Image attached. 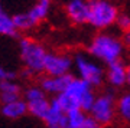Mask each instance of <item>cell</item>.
Masks as SVG:
<instances>
[{"instance_id":"1","label":"cell","mask_w":130,"mask_h":128,"mask_svg":"<svg viewBox=\"0 0 130 128\" xmlns=\"http://www.w3.org/2000/svg\"><path fill=\"white\" fill-rule=\"evenodd\" d=\"M94 98H95L94 88L88 85L85 81L75 78V76L71 78L64 92L54 96V99L56 101V104L61 106V110L64 112H68L74 108H79V110L88 112Z\"/></svg>"},{"instance_id":"2","label":"cell","mask_w":130,"mask_h":128,"mask_svg":"<svg viewBox=\"0 0 130 128\" xmlns=\"http://www.w3.org/2000/svg\"><path fill=\"white\" fill-rule=\"evenodd\" d=\"M124 45L121 37L116 33L101 30L91 39L88 43V55L98 60L100 63L110 65L116 60H120L124 55Z\"/></svg>"},{"instance_id":"3","label":"cell","mask_w":130,"mask_h":128,"mask_svg":"<svg viewBox=\"0 0 130 128\" xmlns=\"http://www.w3.org/2000/svg\"><path fill=\"white\" fill-rule=\"evenodd\" d=\"M119 7L110 0H88V23L97 30H107L116 23Z\"/></svg>"},{"instance_id":"4","label":"cell","mask_w":130,"mask_h":128,"mask_svg":"<svg viewBox=\"0 0 130 128\" xmlns=\"http://www.w3.org/2000/svg\"><path fill=\"white\" fill-rule=\"evenodd\" d=\"M72 68H75L79 79L85 81L93 88L101 87L106 81V71L103 65L94 58H91L88 53L84 52L75 53L72 59Z\"/></svg>"},{"instance_id":"5","label":"cell","mask_w":130,"mask_h":128,"mask_svg":"<svg viewBox=\"0 0 130 128\" xmlns=\"http://www.w3.org/2000/svg\"><path fill=\"white\" fill-rule=\"evenodd\" d=\"M48 50L46 48L32 37H22L19 40V56L25 69L29 72L41 73L43 71V62Z\"/></svg>"},{"instance_id":"6","label":"cell","mask_w":130,"mask_h":128,"mask_svg":"<svg viewBox=\"0 0 130 128\" xmlns=\"http://www.w3.org/2000/svg\"><path fill=\"white\" fill-rule=\"evenodd\" d=\"M51 0H38L29 10L23 13H16L13 17L14 28L18 32H29L42 23L51 13Z\"/></svg>"},{"instance_id":"7","label":"cell","mask_w":130,"mask_h":128,"mask_svg":"<svg viewBox=\"0 0 130 128\" xmlns=\"http://www.w3.org/2000/svg\"><path fill=\"white\" fill-rule=\"evenodd\" d=\"M116 101L113 92H103L100 95H95L87 114L103 127L110 125L116 118Z\"/></svg>"},{"instance_id":"8","label":"cell","mask_w":130,"mask_h":128,"mask_svg":"<svg viewBox=\"0 0 130 128\" xmlns=\"http://www.w3.org/2000/svg\"><path fill=\"white\" fill-rule=\"evenodd\" d=\"M72 69V58L67 53H55L48 52L43 62V71L49 76H61L67 75Z\"/></svg>"},{"instance_id":"9","label":"cell","mask_w":130,"mask_h":128,"mask_svg":"<svg viewBox=\"0 0 130 128\" xmlns=\"http://www.w3.org/2000/svg\"><path fill=\"white\" fill-rule=\"evenodd\" d=\"M64 10L74 25H85L88 19V0H68Z\"/></svg>"},{"instance_id":"10","label":"cell","mask_w":130,"mask_h":128,"mask_svg":"<svg viewBox=\"0 0 130 128\" xmlns=\"http://www.w3.org/2000/svg\"><path fill=\"white\" fill-rule=\"evenodd\" d=\"M72 75L71 73H67V75H61V76H43L41 79V83L39 87L42 88V91L45 92L46 95H58L61 92H64V89L67 88L68 82L71 81Z\"/></svg>"},{"instance_id":"11","label":"cell","mask_w":130,"mask_h":128,"mask_svg":"<svg viewBox=\"0 0 130 128\" xmlns=\"http://www.w3.org/2000/svg\"><path fill=\"white\" fill-rule=\"evenodd\" d=\"M106 81L111 88H123L126 85V63L121 59L107 65Z\"/></svg>"},{"instance_id":"12","label":"cell","mask_w":130,"mask_h":128,"mask_svg":"<svg viewBox=\"0 0 130 128\" xmlns=\"http://www.w3.org/2000/svg\"><path fill=\"white\" fill-rule=\"evenodd\" d=\"M2 115L7 119H19L25 117L28 114V105H26V101L19 98L14 99L12 102H6L2 104V110H0Z\"/></svg>"},{"instance_id":"13","label":"cell","mask_w":130,"mask_h":128,"mask_svg":"<svg viewBox=\"0 0 130 128\" xmlns=\"http://www.w3.org/2000/svg\"><path fill=\"white\" fill-rule=\"evenodd\" d=\"M22 88L14 79H0V101L2 104L19 99Z\"/></svg>"},{"instance_id":"14","label":"cell","mask_w":130,"mask_h":128,"mask_svg":"<svg viewBox=\"0 0 130 128\" xmlns=\"http://www.w3.org/2000/svg\"><path fill=\"white\" fill-rule=\"evenodd\" d=\"M49 104L51 101L48 99L46 95L38 96V98H32V99L26 101V105H28V114H30L32 117L43 121L45 117L48 114V110H49Z\"/></svg>"},{"instance_id":"15","label":"cell","mask_w":130,"mask_h":128,"mask_svg":"<svg viewBox=\"0 0 130 128\" xmlns=\"http://www.w3.org/2000/svg\"><path fill=\"white\" fill-rule=\"evenodd\" d=\"M18 30L14 28L13 17L10 16L5 10L3 5L0 3V36H7V37H16Z\"/></svg>"},{"instance_id":"16","label":"cell","mask_w":130,"mask_h":128,"mask_svg":"<svg viewBox=\"0 0 130 128\" xmlns=\"http://www.w3.org/2000/svg\"><path fill=\"white\" fill-rule=\"evenodd\" d=\"M116 114L126 122H130V92H124L116 101Z\"/></svg>"},{"instance_id":"17","label":"cell","mask_w":130,"mask_h":128,"mask_svg":"<svg viewBox=\"0 0 130 128\" xmlns=\"http://www.w3.org/2000/svg\"><path fill=\"white\" fill-rule=\"evenodd\" d=\"M65 115H67L68 125H70L71 128H79V125L83 124L84 118L87 117V112L83 111V110H79V108H74V110L65 112Z\"/></svg>"},{"instance_id":"18","label":"cell","mask_w":130,"mask_h":128,"mask_svg":"<svg viewBox=\"0 0 130 128\" xmlns=\"http://www.w3.org/2000/svg\"><path fill=\"white\" fill-rule=\"evenodd\" d=\"M114 25H116L117 29L121 30L123 33L127 32V30H130V14H127V13H119V16H117L116 23H114Z\"/></svg>"},{"instance_id":"19","label":"cell","mask_w":130,"mask_h":128,"mask_svg":"<svg viewBox=\"0 0 130 128\" xmlns=\"http://www.w3.org/2000/svg\"><path fill=\"white\" fill-rule=\"evenodd\" d=\"M79 128H104L100 122H97L94 118H91L88 114H87V117L84 118L83 124L79 125Z\"/></svg>"},{"instance_id":"20","label":"cell","mask_w":130,"mask_h":128,"mask_svg":"<svg viewBox=\"0 0 130 128\" xmlns=\"http://www.w3.org/2000/svg\"><path fill=\"white\" fill-rule=\"evenodd\" d=\"M16 78V73L12 71H7L3 66H0V79H14Z\"/></svg>"},{"instance_id":"21","label":"cell","mask_w":130,"mask_h":128,"mask_svg":"<svg viewBox=\"0 0 130 128\" xmlns=\"http://www.w3.org/2000/svg\"><path fill=\"white\" fill-rule=\"evenodd\" d=\"M121 40H123V45H124V48L130 49V30L124 32V35H123V37H121Z\"/></svg>"},{"instance_id":"22","label":"cell","mask_w":130,"mask_h":128,"mask_svg":"<svg viewBox=\"0 0 130 128\" xmlns=\"http://www.w3.org/2000/svg\"><path fill=\"white\" fill-rule=\"evenodd\" d=\"M126 85L130 88V63L126 65Z\"/></svg>"}]
</instances>
